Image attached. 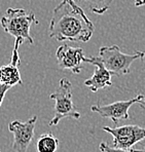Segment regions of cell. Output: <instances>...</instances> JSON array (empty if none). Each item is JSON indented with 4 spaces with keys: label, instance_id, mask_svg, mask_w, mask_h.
<instances>
[{
    "label": "cell",
    "instance_id": "cell-9",
    "mask_svg": "<svg viewBox=\"0 0 145 152\" xmlns=\"http://www.w3.org/2000/svg\"><path fill=\"white\" fill-rule=\"evenodd\" d=\"M83 62L96 66L92 77L84 81V86H88L91 91L97 93L99 89L109 88L112 86L111 73L106 69L102 60L99 57H83Z\"/></svg>",
    "mask_w": 145,
    "mask_h": 152
},
{
    "label": "cell",
    "instance_id": "cell-10",
    "mask_svg": "<svg viewBox=\"0 0 145 152\" xmlns=\"http://www.w3.org/2000/svg\"><path fill=\"white\" fill-rule=\"evenodd\" d=\"M0 73H1L2 76L1 83H4L10 86H17V84H23L18 66H13L10 63L8 65L1 66L0 67Z\"/></svg>",
    "mask_w": 145,
    "mask_h": 152
},
{
    "label": "cell",
    "instance_id": "cell-15",
    "mask_svg": "<svg viewBox=\"0 0 145 152\" xmlns=\"http://www.w3.org/2000/svg\"><path fill=\"white\" fill-rule=\"evenodd\" d=\"M134 4H135L136 7L143 6V5H145V0H134Z\"/></svg>",
    "mask_w": 145,
    "mask_h": 152
},
{
    "label": "cell",
    "instance_id": "cell-16",
    "mask_svg": "<svg viewBox=\"0 0 145 152\" xmlns=\"http://www.w3.org/2000/svg\"><path fill=\"white\" fill-rule=\"evenodd\" d=\"M138 104L140 105V107L141 108H143V109H145V96H144V98L142 100H140L139 102H138Z\"/></svg>",
    "mask_w": 145,
    "mask_h": 152
},
{
    "label": "cell",
    "instance_id": "cell-13",
    "mask_svg": "<svg viewBox=\"0 0 145 152\" xmlns=\"http://www.w3.org/2000/svg\"><path fill=\"white\" fill-rule=\"evenodd\" d=\"M100 150L102 152H139L138 149H122V148H114L112 146H109L105 142H102L99 146Z\"/></svg>",
    "mask_w": 145,
    "mask_h": 152
},
{
    "label": "cell",
    "instance_id": "cell-17",
    "mask_svg": "<svg viewBox=\"0 0 145 152\" xmlns=\"http://www.w3.org/2000/svg\"><path fill=\"white\" fill-rule=\"evenodd\" d=\"M1 80H2V76H1V73H0V83H1Z\"/></svg>",
    "mask_w": 145,
    "mask_h": 152
},
{
    "label": "cell",
    "instance_id": "cell-4",
    "mask_svg": "<svg viewBox=\"0 0 145 152\" xmlns=\"http://www.w3.org/2000/svg\"><path fill=\"white\" fill-rule=\"evenodd\" d=\"M50 99L55 102V115L48 124L51 126H57L63 118H80V113L72 101V84L67 78H62L60 80L59 86L55 93L50 96Z\"/></svg>",
    "mask_w": 145,
    "mask_h": 152
},
{
    "label": "cell",
    "instance_id": "cell-8",
    "mask_svg": "<svg viewBox=\"0 0 145 152\" xmlns=\"http://www.w3.org/2000/svg\"><path fill=\"white\" fill-rule=\"evenodd\" d=\"M83 57L82 48H73L68 44H62L56 51V58L60 68L70 70L74 74L81 72Z\"/></svg>",
    "mask_w": 145,
    "mask_h": 152
},
{
    "label": "cell",
    "instance_id": "cell-1",
    "mask_svg": "<svg viewBox=\"0 0 145 152\" xmlns=\"http://www.w3.org/2000/svg\"><path fill=\"white\" fill-rule=\"evenodd\" d=\"M94 31L93 22L74 0H62L53 8L50 37L58 41L86 42L93 36Z\"/></svg>",
    "mask_w": 145,
    "mask_h": 152
},
{
    "label": "cell",
    "instance_id": "cell-14",
    "mask_svg": "<svg viewBox=\"0 0 145 152\" xmlns=\"http://www.w3.org/2000/svg\"><path fill=\"white\" fill-rule=\"evenodd\" d=\"M10 88H12V86H6V84H4V83H0V107H1L2 102H3L6 93H7L8 89H10Z\"/></svg>",
    "mask_w": 145,
    "mask_h": 152
},
{
    "label": "cell",
    "instance_id": "cell-5",
    "mask_svg": "<svg viewBox=\"0 0 145 152\" xmlns=\"http://www.w3.org/2000/svg\"><path fill=\"white\" fill-rule=\"evenodd\" d=\"M103 131L113 137L112 147L122 149H132L135 144L145 140V129L135 124L116 127L104 126Z\"/></svg>",
    "mask_w": 145,
    "mask_h": 152
},
{
    "label": "cell",
    "instance_id": "cell-6",
    "mask_svg": "<svg viewBox=\"0 0 145 152\" xmlns=\"http://www.w3.org/2000/svg\"><path fill=\"white\" fill-rule=\"evenodd\" d=\"M37 116H33L25 122L13 120L8 124V131L13 135L12 149L15 152H27L34 137Z\"/></svg>",
    "mask_w": 145,
    "mask_h": 152
},
{
    "label": "cell",
    "instance_id": "cell-12",
    "mask_svg": "<svg viewBox=\"0 0 145 152\" xmlns=\"http://www.w3.org/2000/svg\"><path fill=\"white\" fill-rule=\"evenodd\" d=\"M90 10L97 15H103L110 7L112 0H82Z\"/></svg>",
    "mask_w": 145,
    "mask_h": 152
},
{
    "label": "cell",
    "instance_id": "cell-2",
    "mask_svg": "<svg viewBox=\"0 0 145 152\" xmlns=\"http://www.w3.org/2000/svg\"><path fill=\"white\" fill-rule=\"evenodd\" d=\"M32 24H38L33 12H26L24 8H7L6 15L0 19V25L4 32L15 37V46L12 51H19V48L24 41L33 44L34 40L30 35Z\"/></svg>",
    "mask_w": 145,
    "mask_h": 152
},
{
    "label": "cell",
    "instance_id": "cell-19",
    "mask_svg": "<svg viewBox=\"0 0 145 152\" xmlns=\"http://www.w3.org/2000/svg\"><path fill=\"white\" fill-rule=\"evenodd\" d=\"M0 152H1V150H0Z\"/></svg>",
    "mask_w": 145,
    "mask_h": 152
},
{
    "label": "cell",
    "instance_id": "cell-18",
    "mask_svg": "<svg viewBox=\"0 0 145 152\" xmlns=\"http://www.w3.org/2000/svg\"><path fill=\"white\" fill-rule=\"evenodd\" d=\"M138 151H139V152H145V149H144V150H140V149H138Z\"/></svg>",
    "mask_w": 145,
    "mask_h": 152
},
{
    "label": "cell",
    "instance_id": "cell-11",
    "mask_svg": "<svg viewBox=\"0 0 145 152\" xmlns=\"http://www.w3.org/2000/svg\"><path fill=\"white\" fill-rule=\"evenodd\" d=\"M59 146V140L51 133L42 134L36 142L37 152H56Z\"/></svg>",
    "mask_w": 145,
    "mask_h": 152
},
{
    "label": "cell",
    "instance_id": "cell-3",
    "mask_svg": "<svg viewBox=\"0 0 145 152\" xmlns=\"http://www.w3.org/2000/svg\"><path fill=\"white\" fill-rule=\"evenodd\" d=\"M144 51L137 50L132 55L124 53L117 45L102 46L99 50V58L111 75L122 76L131 72L130 67L136 60H143Z\"/></svg>",
    "mask_w": 145,
    "mask_h": 152
},
{
    "label": "cell",
    "instance_id": "cell-7",
    "mask_svg": "<svg viewBox=\"0 0 145 152\" xmlns=\"http://www.w3.org/2000/svg\"><path fill=\"white\" fill-rule=\"evenodd\" d=\"M143 98V95H138L133 99L128 100V101H119L108 105H104V106L93 105L91 107V110L93 112L98 113L101 117L112 120L113 124H117L122 120H127L130 118V115H129L130 107L135 103H138Z\"/></svg>",
    "mask_w": 145,
    "mask_h": 152
}]
</instances>
